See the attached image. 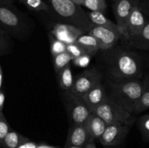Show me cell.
Masks as SVG:
<instances>
[{
    "instance_id": "cell-1",
    "label": "cell",
    "mask_w": 149,
    "mask_h": 148,
    "mask_svg": "<svg viewBox=\"0 0 149 148\" xmlns=\"http://www.w3.org/2000/svg\"><path fill=\"white\" fill-rule=\"evenodd\" d=\"M108 83L111 91L109 97L125 110L132 114L135 104L144 89V79L133 78L121 81L109 80Z\"/></svg>"
},
{
    "instance_id": "cell-2",
    "label": "cell",
    "mask_w": 149,
    "mask_h": 148,
    "mask_svg": "<svg viewBox=\"0 0 149 148\" xmlns=\"http://www.w3.org/2000/svg\"><path fill=\"white\" fill-rule=\"evenodd\" d=\"M109 75L113 81L141 78L143 68L139 56L129 51L119 52L109 67Z\"/></svg>"
},
{
    "instance_id": "cell-3",
    "label": "cell",
    "mask_w": 149,
    "mask_h": 148,
    "mask_svg": "<svg viewBox=\"0 0 149 148\" xmlns=\"http://www.w3.org/2000/svg\"><path fill=\"white\" fill-rule=\"evenodd\" d=\"M47 4L63 20V23L78 28L84 33L88 32L93 24L81 6L71 0H45Z\"/></svg>"
},
{
    "instance_id": "cell-4",
    "label": "cell",
    "mask_w": 149,
    "mask_h": 148,
    "mask_svg": "<svg viewBox=\"0 0 149 148\" xmlns=\"http://www.w3.org/2000/svg\"><path fill=\"white\" fill-rule=\"evenodd\" d=\"M94 113L100 116L107 125L112 123L132 125L134 121L132 113L125 110L109 96Z\"/></svg>"
},
{
    "instance_id": "cell-5",
    "label": "cell",
    "mask_w": 149,
    "mask_h": 148,
    "mask_svg": "<svg viewBox=\"0 0 149 148\" xmlns=\"http://www.w3.org/2000/svg\"><path fill=\"white\" fill-rule=\"evenodd\" d=\"M0 26L16 37L24 33L27 29V23L10 4L0 3Z\"/></svg>"
},
{
    "instance_id": "cell-6",
    "label": "cell",
    "mask_w": 149,
    "mask_h": 148,
    "mask_svg": "<svg viewBox=\"0 0 149 148\" xmlns=\"http://www.w3.org/2000/svg\"><path fill=\"white\" fill-rule=\"evenodd\" d=\"M63 97L68 116L73 124L84 123L91 112L81 97L65 91Z\"/></svg>"
},
{
    "instance_id": "cell-7",
    "label": "cell",
    "mask_w": 149,
    "mask_h": 148,
    "mask_svg": "<svg viewBox=\"0 0 149 148\" xmlns=\"http://www.w3.org/2000/svg\"><path fill=\"white\" fill-rule=\"evenodd\" d=\"M102 80L103 75L98 70L95 68L86 70L74 80L72 87L69 91L75 95L81 97L90 89L97 84L101 83Z\"/></svg>"
},
{
    "instance_id": "cell-8",
    "label": "cell",
    "mask_w": 149,
    "mask_h": 148,
    "mask_svg": "<svg viewBox=\"0 0 149 148\" xmlns=\"http://www.w3.org/2000/svg\"><path fill=\"white\" fill-rule=\"evenodd\" d=\"M132 125L112 123L106 126V129L98 139L104 147L116 146L123 143Z\"/></svg>"
},
{
    "instance_id": "cell-9",
    "label": "cell",
    "mask_w": 149,
    "mask_h": 148,
    "mask_svg": "<svg viewBox=\"0 0 149 148\" xmlns=\"http://www.w3.org/2000/svg\"><path fill=\"white\" fill-rule=\"evenodd\" d=\"M87 33L95 38L98 43L99 48L102 50L111 49L112 46H114L118 40L122 38L119 33H117L111 29L96 25H93Z\"/></svg>"
},
{
    "instance_id": "cell-10",
    "label": "cell",
    "mask_w": 149,
    "mask_h": 148,
    "mask_svg": "<svg viewBox=\"0 0 149 148\" xmlns=\"http://www.w3.org/2000/svg\"><path fill=\"white\" fill-rule=\"evenodd\" d=\"M146 22L143 10L140 7L139 2L136 0L128 18L125 35L122 38H132L138 36L143 29Z\"/></svg>"
},
{
    "instance_id": "cell-11",
    "label": "cell",
    "mask_w": 149,
    "mask_h": 148,
    "mask_svg": "<svg viewBox=\"0 0 149 148\" xmlns=\"http://www.w3.org/2000/svg\"><path fill=\"white\" fill-rule=\"evenodd\" d=\"M85 33L78 28L66 23H57L51 30V35L65 44L75 43L77 39Z\"/></svg>"
},
{
    "instance_id": "cell-12",
    "label": "cell",
    "mask_w": 149,
    "mask_h": 148,
    "mask_svg": "<svg viewBox=\"0 0 149 148\" xmlns=\"http://www.w3.org/2000/svg\"><path fill=\"white\" fill-rule=\"evenodd\" d=\"M136 0H117L113 4V12L122 37L126 32L127 23Z\"/></svg>"
},
{
    "instance_id": "cell-13",
    "label": "cell",
    "mask_w": 149,
    "mask_h": 148,
    "mask_svg": "<svg viewBox=\"0 0 149 148\" xmlns=\"http://www.w3.org/2000/svg\"><path fill=\"white\" fill-rule=\"evenodd\" d=\"M88 142H90V139L84 123H76L70 128L65 147H77L82 148Z\"/></svg>"
},
{
    "instance_id": "cell-14",
    "label": "cell",
    "mask_w": 149,
    "mask_h": 148,
    "mask_svg": "<svg viewBox=\"0 0 149 148\" xmlns=\"http://www.w3.org/2000/svg\"><path fill=\"white\" fill-rule=\"evenodd\" d=\"M91 113L94 112L108 97L105 86L100 83L81 96Z\"/></svg>"
},
{
    "instance_id": "cell-15",
    "label": "cell",
    "mask_w": 149,
    "mask_h": 148,
    "mask_svg": "<svg viewBox=\"0 0 149 148\" xmlns=\"http://www.w3.org/2000/svg\"><path fill=\"white\" fill-rule=\"evenodd\" d=\"M83 123L88 133L90 142L100 139L107 126L106 122L94 112L89 115Z\"/></svg>"
},
{
    "instance_id": "cell-16",
    "label": "cell",
    "mask_w": 149,
    "mask_h": 148,
    "mask_svg": "<svg viewBox=\"0 0 149 148\" xmlns=\"http://www.w3.org/2000/svg\"><path fill=\"white\" fill-rule=\"evenodd\" d=\"M126 46L135 49L149 50V21L146 22L138 36L132 38H123Z\"/></svg>"
},
{
    "instance_id": "cell-17",
    "label": "cell",
    "mask_w": 149,
    "mask_h": 148,
    "mask_svg": "<svg viewBox=\"0 0 149 148\" xmlns=\"http://www.w3.org/2000/svg\"><path fill=\"white\" fill-rule=\"evenodd\" d=\"M87 15L93 25L111 29V30H114V31L119 33L121 34L117 24L109 20V18H107L105 16L104 13L97 11H90V12L87 13Z\"/></svg>"
},
{
    "instance_id": "cell-18",
    "label": "cell",
    "mask_w": 149,
    "mask_h": 148,
    "mask_svg": "<svg viewBox=\"0 0 149 148\" xmlns=\"http://www.w3.org/2000/svg\"><path fill=\"white\" fill-rule=\"evenodd\" d=\"M76 42L84 49L86 54L90 56L97 53V51L100 49L98 43L95 38L91 35H89L88 33L87 34L83 33L77 39Z\"/></svg>"
},
{
    "instance_id": "cell-19",
    "label": "cell",
    "mask_w": 149,
    "mask_h": 148,
    "mask_svg": "<svg viewBox=\"0 0 149 148\" xmlns=\"http://www.w3.org/2000/svg\"><path fill=\"white\" fill-rule=\"evenodd\" d=\"M28 141H29L28 138L11 129L4 138L1 145L4 148H17Z\"/></svg>"
},
{
    "instance_id": "cell-20",
    "label": "cell",
    "mask_w": 149,
    "mask_h": 148,
    "mask_svg": "<svg viewBox=\"0 0 149 148\" xmlns=\"http://www.w3.org/2000/svg\"><path fill=\"white\" fill-rule=\"evenodd\" d=\"M145 86L142 94L137 101L133 108V113H139L149 109V76L144 79Z\"/></svg>"
},
{
    "instance_id": "cell-21",
    "label": "cell",
    "mask_w": 149,
    "mask_h": 148,
    "mask_svg": "<svg viewBox=\"0 0 149 148\" xmlns=\"http://www.w3.org/2000/svg\"><path fill=\"white\" fill-rule=\"evenodd\" d=\"M59 84L60 86L64 91H69L74 84L72 71L70 64L64 67L59 73Z\"/></svg>"
},
{
    "instance_id": "cell-22",
    "label": "cell",
    "mask_w": 149,
    "mask_h": 148,
    "mask_svg": "<svg viewBox=\"0 0 149 148\" xmlns=\"http://www.w3.org/2000/svg\"><path fill=\"white\" fill-rule=\"evenodd\" d=\"M54 68L56 73H59L64 67L70 64V62L73 59V57L67 52L57 55L53 57Z\"/></svg>"
},
{
    "instance_id": "cell-23",
    "label": "cell",
    "mask_w": 149,
    "mask_h": 148,
    "mask_svg": "<svg viewBox=\"0 0 149 148\" xmlns=\"http://www.w3.org/2000/svg\"><path fill=\"white\" fill-rule=\"evenodd\" d=\"M20 3L24 4L27 8L34 11H45L50 10L49 6L44 0H18Z\"/></svg>"
},
{
    "instance_id": "cell-24",
    "label": "cell",
    "mask_w": 149,
    "mask_h": 148,
    "mask_svg": "<svg viewBox=\"0 0 149 148\" xmlns=\"http://www.w3.org/2000/svg\"><path fill=\"white\" fill-rule=\"evenodd\" d=\"M82 6H84L91 11H97L104 13L107 8L105 0H84Z\"/></svg>"
},
{
    "instance_id": "cell-25",
    "label": "cell",
    "mask_w": 149,
    "mask_h": 148,
    "mask_svg": "<svg viewBox=\"0 0 149 148\" xmlns=\"http://www.w3.org/2000/svg\"><path fill=\"white\" fill-rule=\"evenodd\" d=\"M138 127L145 141H149V114L141 116L138 120Z\"/></svg>"
},
{
    "instance_id": "cell-26",
    "label": "cell",
    "mask_w": 149,
    "mask_h": 148,
    "mask_svg": "<svg viewBox=\"0 0 149 148\" xmlns=\"http://www.w3.org/2000/svg\"><path fill=\"white\" fill-rule=\"evenodd\" d=\"M66 46L65 43L56 39L53 36L50 37V51L52 57L66 52Z\"/></svg>"
},
{
    "instance_id": "cell-27",
    "label": "cell",
    "mask_w": 149,
    "mask_h": 148,
    "mask_svg": "<svg viewBox=\"0 0 149 148\" xmlns=\"http://www.w3.org/2000/svg\"><path fill=\"white\" fill-rule=\"evenodd\" d=\"M11 130L9 123L2 112H0V144L1 145L3 139L8 132Z\"/></svg>"
},
{
    "instance_id": "cell-28",
    "label": "cell",
    "mask_w": 149,
    "mask_h": 148,
    "mask_svg": "<svg viewBox=\"0 0 149 148\" xmlns=\"http://www.w3.org/2000/svg\"><path fill=\"white\" fill-rule=\"evenodd\" d=\"M66 52L71 55L73 57V59L77 57H79L81 55L86 54L84 49L77 43L70 44H67L66 46Z\"/></svg>"
},
{
    "instance_id": "cell-29",
    "label": "cell",
    "mask_w": 149,
    "mask_h": 148,
    "mask_svg": "<svg viewBox=\"0 0 149 148\" xmlns=\"http://www.w3.org/2000/svg\"><path fill=\"white\" fill-rule=\"evenodd\" d=\"M10 48V40L4 30L0 26V53L7 51Z\"/></svg>"
},
{
    "instance_id": "cell-30",
    "label": "cell",
    "mask_w": 149,
    "mask_h": 148,
    "mask_svg": "<svg viewBox=\"0 0 149 148\" xmlns=\"http://www.w3.org/2000/svg\"><path fill=\"white\" fill-rule=\"evenodd\" d=\"M72 60L77 66L80 67V68H86L90 64V60H91V56L87 54H84L81 56L74 58Z\"/></svg>"
},
{
    "instance_id": "cell-31",
    "label": "cell",
    "mask_w": 149,
    "mask_h": 148,
    "mask_svg": "<svg viewBox=\"0 0 149 148\" xmlns=\"http://www.w3.org/2000/svg\"><path fill=\"white\" fill-rule=\"evenodd\" d=\"M36 147H37V145H36V143L28 141V142H25L23 145L19 146L17 148H36Z\"/></svg>"
},
{
    "instance_id": "cell-32",
    "label": "cell",
    "mask_w": 149,
    "mask_h": 148,
    "mask_svg": "<svg viewBox=\"0 0 149 148\" xmlns=\"http://www.w3.org/2000/svg\"><path fill=\"white\" fill-rule=\"evenodd\" d=\"M4 101H5V96H4V92L1 90H0V112H2Z\"/></svg>"
},
{
    "instance_id": "cell-33",
    "label": "cell",
    "mask_w": 149,
    "mask_h": 148,
    "mask_svg": "<svg viewBox=\"0 0 149 148\" xmlns=\"http://www.w3.org/2000/svg\"><path fill=\"white\" fill-rule=\"evenodd\" d=\"M140 7H141V10H143V11L146 12L147 13L149 14V0H148V1H146L144 3L142 7H141V6H140Z\"/></svg>"
},
{
    "instance_id": "cell-34",
    "label": "cell",
    "mask_w": 149,
    "mask_h": 148,
    "mask_svg": "<svg viewBox=\"0 0 149 148\" xmlns=\"http://www.w3.org/2000/svg\"><path fill=\"white\" fill-rule=\"evenodd\" d=\"M84 148H96L94 142H90L87 143V145L84 147Z\"/></svg>"
},
{
    "instance_id": "cell-35",
    "label": "cell",
    "mask_w": 149,
    "mask_h": 148,
    "mask_svg": "<svg viewBox=\"0 0 149 148\" xmlns=\"http://www.w3.org/2000/svg\"><path fill=\"white\" fill-rule=\"evenodd\" d=\"M2 81H3V72H2V68H1V64H0V90H1V86H2Z\"/></svg>"
},
{
    "instance_id": "cell-36",
    "label": "cell",
    "mask_w": 149,
    "mask_h": 148,
    "mask_svg": "<svg viewBox=\"0 0 149 148\" xmlns=\"http://www.w3.org/2000/svg\"><path fill=\"white\" fill-rule=\"evenodd\" d=\"M71 1H72L73 2L75 3V4H78V5L82 6L83 2H84V0H71Z\"/></svg>"
},
{
    "instance_id": "cell-37",
    "label": "cell",
    "mask_w": 149,
    "mask_h": 148,
    "mask_svg": "<svg viewBox=\"0 0 149 148\" xmlns=\"http://www.w3.org/2000/svg\"><path fill=\"white\" fill-rule=\"evenodd\" d=\"M13 2V0H0V3L6 4H11Z\"/></svg>"
},
{
    "instance_id": "cell-38",
    "label": "cell",
    "mask_w": 149,
    "mask_h": 148,
    "mask_svg": "<svg viewBox=\"0 0 149 148\" xmlns=\"http://www.w3.org/2000/svg\"><path fill=\"white\" fill-rule=\"evenodd\" d=\"M36 148H55L53 147L47 146V145H39V146L36 147Z\"/></svg>"
},
{
    "instance_id": "cell-39",
    "label": "cell",
    "mask_w": 149,
    "mask_h": 148,
    "mask_svg": "<svg viewBox=\"0 0 149 148\" xmlns=\"http://www.w3.org/2000/svg\"><path fill=\"white\" fill-rule=\"evenodd\" d=\"M68 148H79V147H70Z\"/></svg>"
},
{
    "instance_id": "cell-40",
    "label": "cell",
    "mask_w": 149,
    "mask_h": 148,
    "mask_svg": "<svg viewBox=\"0 0 149 148\" xmlns=\"http://www.w3.org/2000/svg\"><path fill=\"white\" fill-rule=\"evenodd\" d=\"M111 1H113V2H114V1H117V0H111Z\"/></svg>"
},
{
    "instance_id": "cell-41",
    "label": "cell",
    "mask_w": 149,
    "mask_h": 148,
    "mask_svg": "<svg viewBox=\"0 0 149 148\" xmlns=\"http://www.w3.org/2000/svg\"><path fill=\"white\" fill-rule=\"evenodd\" d=\"M107 148H110V147H107Z\"/></svg>"
}]
</instances>
